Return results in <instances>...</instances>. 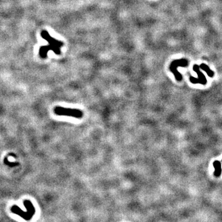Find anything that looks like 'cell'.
<instances>
[{"label": "cell", "instance_id": "cell-1", "mask_svg": "<svg viewBox=\"0 0 222 222\" xmlns=\"http://www.w3.org/2000/svg\"><path fill=\"white\" fill-rule=\"evenodd\" d=\"M41 36L49 42L48 46H43L40 48V54L42 58H46L47 57V53L49 51H53L58 55L61 54V48L64 45L62 42L52 38L46 31L42 32Z\"/></svg>", "mask_w": 222, "mask_h": 222}, {"label": "cell", "instance_id": "cell-6", "mask_svg": "<svg viewBox=\"0 0 222 222\" xmlns=\"http://www.w3.org/2000/svg\"><path fill=\"white\" fill-rule=\"evenodd\" d=\"M199 67H200L201 69L203 70L204 71H205L207 73V75L209 77H214V72H213L212 70H211L210 69L209 67L208 66H207L206 64H201V66H199Z\"/></svg>", "mask_w": 222, "mask_h": 222}, {"label": "cell", "instance_id": "cell-2", "mask_svg": "<svg viewBox=\"0 0 222 222\" xmlns=\"http://www.w3.org/2000/svg\"><path fill=\"white\" fill-rule=\"evenodd\" d=\"M54 112L57 115L72 117L76 118H81L83 116V112L80 109L64 107L61 106L55 107L54 109Z\"/></svg>", "mask_w": 222, "mask_h": 222}, {"label": "cell", "instance_id": "cell-3", "mask_svg": "<svg viewBox=\"0 0 222 222\" xmlns=\"http://www.w3.org/2000/svg\"><path fill=\"white\" fill-rule=\"evenodd\" d=\"M193 70L195 71L197 73V75L198 76V78H194V77H190V81L192 83H201V85H206L207 83V80L206 78V77L201 72L200 70V67L198 66V65H194L193 66Z\"/></svg>", "mask_w": 222, "mask_h": 222}, {"label": "cell", "instance_id": "cell-4", "mask_svg": "<svg viewBox=\"0 0 222 222\" xmlns=\"http://www.w3.org/2000/svg\"><path fill=\"white\" fill-rule=\"evenodd\" d=\"M181 60H176V61H173L172 62L171 65H170V69L171 72L172 73H173L176 79H177L178 81H180L181 80V75H180V73L177 71V68L179 66L185 67V66H188V64H180V65H179L181 62Z\"/></svg>", "mask_w": 222, "mask_h": 222}, {"label": "cell", "instance_id": "cell-5", "mask_svg": "<svg viewBox=\"0 0 222 222\" xmlns=\"http://www.w3.org/2000/svg\"><path fill=\"white\" fill-rule=\"evenodd\" d=\"M213 165H214L215 168V172H214V175L216 177H218L221 175L222 169H221V164L220 161H215L213 163Z\"/></svg>", "mask_w": 222, "mask_h": 222}]
</instances>
